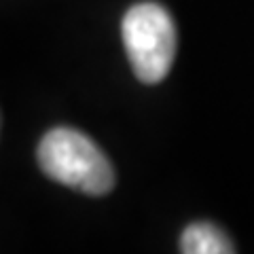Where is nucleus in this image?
I'll use <instances>...</instances> for the list:
<instances>
[{"instance_id":"1","label":"nucleus","mask_w":254,"mask_h":254,"mask_svg":"<svg viewBox=\"0 0 254 254\" xmlns=\"http://www.w3.org/2000/svg\"><path fill=\"white\" fill-rule=\"evenodd\" d=\"M38 165L51 180L87 195H106L115 168L95 142L72 127H53L38 144Z\"/></svg>"},{"instance_id":"2","label":"nucleus","mask_w":254,"mask_h":254,"mask_svg":"<svg viewBox=\"0 0 254 254\" xmlns=\"http://www.w3.org/2000/svg\"><path fill=\"white\" fill-rule=\"evenodd\" d=\"M123 45L131 70L142 83L155 85L168 76L176 58V23L157 2L133 4L123 15Z\"/></svg>"},{"instance_id":"3","label":"nucleus","mask_w":254,"mask_h":254,"mask_svg":"<svg viewBox=\"0 0 254 254\" xmlns=\"http://www.w3.org/2000/svg\"><path fill=\"white\" fill-rule=\"evenodd\" d=\"M180 250L185 254H229L235 252L231 240L212 222H193L180 237Z\"/></svg>"}]
</instances>
